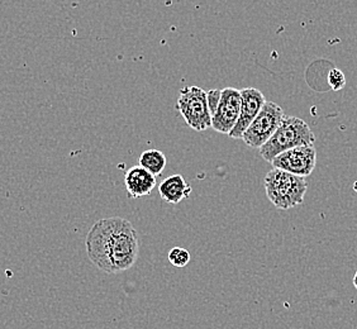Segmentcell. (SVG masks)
<instances>
[{"label":"cell","mask_w":357,"mask_h":329,"mask_svg":"<svg viewBox=\"0 0 357 329\" xmlns=\"http://www.w3.org/2000/svg\"><path fill=\"white\" fill-rule=\"evenodd\" d=\"M90 261L105 274H118L130 268L138 259L137 231L130 220L112 217L96 222L86 240Z\"/></svg>","instance_id":"6da1fadb"},{"label":"cell","mask_w":357,"mask_h":329,"mask_svg":"<svg viewBox=\"0 0 357 329\" xmlns=\"http://www.w3.org/2000/svg\"><path fill=\"white\" fill-rule=\"evenodd\" d=\"M316 137L307 122L301 118L284 117L282 124L273 137L259 150L260 156L271 164V161L282 152L293 150L301 146L314 144Z\"/></svg>","instance_id":"7a4b0ae2"},{"label":"cell","mask_w":357,"mask_h":329,"mask_svg":"<svg viewBox=\"0 0 357 329\" xmlns=\"http://www.w3.org/2000/svg\"><path fill=\"white\" fill-rule=\"evenodd\" d=\"M264 184L268 200L279 211H288L303 204L308 189L305 178L278 169L266 174Z\"/></svg>","instance_id":"3957f363"},{"label":"cell","mask_w":357,"mask_h":329,"mask_svg":"<svg viewBox=\"0 0 357 329\" xmlns=\"http://www.w3.org/2000/svg\"><path fill=\"white\" fill-rule=\"evenodd\" d=\"M176 109L185 119L186 124L197 132H204L212 127L206 91L199 86H185L180 90Z\"/></svg>","instance_id":"277c9868"},{"label":"cell","mask_w":357,"mask_h":329,"mask_svg":"<svg viewBox=\"0 0 357 329\" xmlns=\"http://www.w3.org/2000/svg\"><path fill=\"white\" fill-rule=\"evenodd\" d=\"M284 117L285 114L280 105L274 102H266L261 112L255 118L254 122L245 130L242 136L243 142L252 148L260 150L273 137Z\"/></svg>","instance_id":"5b68a950"},{"label":"cell","mask_w":357,"mask_h":329,"mask_svg":"<svg viewBox=\"0 0 357 329\" xmlns=\"http://www.w3.org/2000/svg\"><path fill=\"white\" fill-rule=\"evenodd\" d=\"M317 162V151L314 144L301 146L293 150L282 152L271 161L274 169L293 174L296 176H310L314 170Z\"/></svg>","instance_id":"8992f818"},{"label":"cell","mask_w":357,"mask_h":329,"mask_svg":"<svg viewBox=\"0 0 357 329\" xmlns=\"http://www.w3.org/2000/svg\"><path fill=\"white\" fill-rule=\"evenodd\" d=\"M241 91L234 88L222 89L220 104L212 118V128L222 135H229L238 122L241 113Z\"/></svg>","instance_id":"52a82bcc"},{"label":"cell","mask_w":357,"mask_h":329,"mask_svg":"<svg viewBox=\"0 0 357 329\" xmlns=\"http://www.w3.org/2000/svg\"><path fill=\"white\" fill-rule=\"evenodd\" d=\"M242 104L238 122L234 125L232 132L228 135L234 139H242L245 130H248L250 124L254 122L255 118L261 112L262 107L268 102L261 91L255 88H245L240 90Z\"/></svg>","instance_id":"ba28073f"},{"label":"cell","mask_w":357,"mask_h":329,"mask_svg":"<svg viewBox=\"0 0 357 329\" xmlns=\"http://www.w3.org/2000/svg\"><path fill=\"white\" fill-rule=\"evenodd\" d=\"M124 185L131 199L150 195L156 186V176L141 166H133L124 175Z\"/></svg>","instance_id":"9c48e42d"},{"label":"cell","mask_w":357,"mask_h":329,"mask_svg":"<svg viewBox=\"0 0 357 329\" xmlns=\"http://www.w3.org/2000/svg\"><path fill=\"white\" fill-rule=\"evenodd\" d=\"M158 192L162 199L170 204H178L192 194V186L189 185L180 174H175L166 178L160 186Z\"/></svg>","instance_id":"30bf717a"},{"label":"cell","mask_w":357,"mask_h":329,"mask_svg":"<svg viewBox=\"0 0 357 329\" xmlns=\"http://www.w3.org/2000/svg\"><path fill=\"white\" fill-rule=\"evenodd\" d=\"M166 164H167V160H166L164 152L158 151V150L144 151L138 158V166L151 172L153 176L161 175L165 170Z\"/></svg>","instance_id":"8fae6325"},{"label":"cell","mask_w":357,"mask_h":329,"mask_svg":"<svg viewBox=\"0 0 357 329\" xmlns=\"http://www.w3.org/2000/svg\"><path fill=\"white\" fill-rule=\"evenodd\" d=\"M169 261L172 266L175 268H185L186 265L190 262V252L181 248V247H174L172 251L169 252Z\"/></svg>","instance_id":"7c38bea8"},{"label":"cell","mask_w":357,"mask_h":329,"mask_svg":"<svg viewBox=\"0 0 357 329\" xmlns=\"http://www.w3.org/2000/svg\"><path fill=\"white\" fill-rule=\"evenodd\" d=\"M328 84L333 91H340L346 85V76L341 70L332 69L328 74Z\"/></svg>","instance_id":"4fadbf2b"},{"label":"cell","mask_w":357,"mask_h":329,"mask_svg":"<svg viewBox=\"0 0 357 329\" xmlns=\"http://www.w3.org/2000/svg\"><path fill=\"white\" fill-rule=\"evenodd\" d=\"M220 95H222V90L214 89L206 91V99H208V107H209V112H211V116L213 118L217 108H218V104H220Z\"/></svg>","instance_id":"5bb4252c"},{"label":"cell","mask_w":357,"mask_h":329,"mask_svg":"<svg viewBox=\"0 0 357 329\" xmlns=\"http://www.w3.org/2000/svg\"><path fill=\"white\" fill-rule=\"evenodd\" d=\"M352 282H354V286H355L357 290V271L356 274L354 275V277H352Z\"/></svg>","instance_id":"9a60e30c"}]
</instances>
